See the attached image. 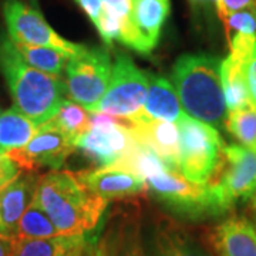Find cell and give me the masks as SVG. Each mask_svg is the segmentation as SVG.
<instances>
[{"label": "cell", "instance_id": "cell-1", "mask_svg": "<svg viewBox=\"0 0 256 256\" xmlns=\"http://www.w3.org/2000/svg\"><path fill=\"white\" fill-rule=\"evenodd\" d=\"M34 198L58 235H86L97 228L108 201L92 192L70 171L38 176Z\"/></svg>", "mask_w": 256, "mask_h": 256}, {"label": "cell", "instance_id": "cell-12", "mask_svg": "<svg viewBox=\"0 0 256 256\" xmlns=\"http://www.w3.org/2000/svg\"><path fill=\"white\" fill-rule=\"evenodd\" d=\"M124 120V118H122ZM131 137L138 144L152 150L171 171L180 172V128L178 124L164 120H151L136 116L124 120Z\"/></svg>", "mask_w": 256, "mask_h": 256}, {"label": "cell", "instance_id": "cell-19", "mask_svg": "<svg viewBox=\"0 0 256 256\" xmlns=\"http://www.w3.org/2000/svg\"><path fill=\"white\" fill-rule=\"evenodd\" d=\"M170 10V0H132V23L150 52L156 48Z\"/></svg>", "mask_w": 256, "mask_h": 256}, {"label": "cell", "instance_id": "cell-7", "mask_svg": "<svg viewBox=\"0 0 256 256\" xmlns=\"http://www.w3.org/2000/svg\"><path fill=\"white\" fill-rule=\"evenodd\" d=\"M146 92L148 74L140 70L127 54L120 53L112 63L108 88L92 114L101 112L117 118H132L142 110Z\"/></svg>", "mask_w": 256, "mask_h": 256}, {"label": "cell", "instance_id": "cell-3", "mask_svg": "<svg viewBox=\"0 0 256 256\" xmlns=\"http://www.w3.org/2000/svg\"><path fill=\"white\" fill-rule=\"evenodd\" d=\"M220 58L210 54H182L174 64L172 84L182 110L218 131L228 116L222 82Z\"/></svg>", "mask_w": 256, "mask_h": 256}, {"label": "cell", "instance_id": "cell-31", "mask_svg": "<svg viewBox=\"0 0 256 256\" xmlns=\"http://www.w3.org/2000/svg\"><path fill=\"white\" fill-rule=\"evenodd\" d=\"M245 78L250 102L256 106V54L245 66Z\"/></svg>", "mask_w": 256, "mask_h": 256}, {"label": "cell", "instance_id": "cell-38", "mask_svg": "<svg viewBox=\"0 0 256 256\" xmlns=\"http://www.w3.org/2000/svg\"><path fill=\"white\" fill-rule=\"evenodd\" d=\"M0 112H2V110H0Z\"/></svg>", "mask_w": 256, "mask_h": 256}, {"label": "cell", "instance_id": "cell-34", "mask_svg": "<svg viewBox=\"0 0 256 256\" xmlns=\"http://www.w3.org/2000/svg\"><path fill=\"white\" fill-rule=\"evenodd\" d=\"M92 256H114L112 255V244H111V239H101L100 244L92 249Z\"/></svg>", "mask_w": 256, "mask_h": 256}, {"label": "cell", "instance_id": "cell-24", "mask_svg": "<svg viewBox=\"0 0 256 256\" xmlns=\"http://www.w3.org/2000/svg\"><path fill=\"white\" fill-rule=\"evenodd\" d=\"M50 121L60 128L77 146L80 138L90 128L92 112H88L84 107L76 104L72 100L64 98L60 110L57 111V114Z\"/></svg>", "mask_w": 256, "mask_h": 256}, {"label": "cell", "instance_id": "cell-15", "mask_svg": "<svg viewBox=\"0 0 256 256\" xmlns=\"http://www.w3.org/2000/svg\"><path fill=\"white\" fill-rule=\"evenodd\" d=\"M146 256H212L182 226L170 218L156 220Z\"/></svg>", "mask_w": 256, "mask_h": 256}, {"label": "cell", "instance_id": "cell-27", "mask_svg": "<svg viewBox=\"0 0 256 256\" xmlns=\"http://www.w3.org/2000/svg\"><path fill=\"white\" fill-rule=\"evenodd\" d=\"M224 26L226 37L234 34H246L256 37V10L244 9L228 13L224 18Z\"/></svg>", "mask_w": 256, "mask_h": 256}, {"label": "cell", "instance_id": "cell-8", "mask_svg": "<svg viewBox=\"0 0 256 256\" xmlns=\"http://www.w3.org/2000/svg\"><path fill=\"white\" fill-rule=\"evenodd\" d=\"M226 212L256 194V152L240 144L224 146L218 178L212 182Z\"/></svg>", "mask_w": 256, "mask_h": 256}, {"label": "cell", "instance_id": "cell-21", "mask_svg": "<svg viewBox=\"0 0 256 256\" xmlns=\"http://www.w3.org/2000/svg\"><path fill=\"white\" fill-rule=\"evenodd\" d=\"M37 128L32 120L26 118L14 108L0 112V150L13 151L28 144L36 134Z\"/></svg>", "mask_w": 256, "mask_h": 256}, {"label": "cell", "instance_id": "cell-4", "mask_svg": "<svg viewBox=\"0 0 256 256\" xmlns=\"http://www.w3.org/2000/svg\"><path fill=\"white\" fill-rule=\"evenodd\" d=\"M144 181L146 191L178 216L201 220L228 214L212 184H194L170 170L148 175Z\"/></svg>", "mask_w": 256, "mask_h": 256}, {"label": "cell", "instance_id": "cell-13", "mask_svg": "<svg viewBox=\"0 0 256 256\" xmlns=\"http://www.w3.org/2000/svg\"><path fill=\"white\" fill-rule=\"evenodd\" d=\"M77 176L90 191L107 201L134 196L146 191L144 180L112 165L97 166L92 171H80Z\"/></svg>", "mask_w": 256, "mask_h": 256}, {"label": "cell", "instance_id": "cell-33", "mask_svg": "<svg viewBox=\"0 0 256 256\" xmlns=\"http://www.w3.org/2000/svg\"><path fill=\"white\" fill-rule=\"evenodd\" d=\"M224 2V9H225V16L228 13L239 12L244 9H255L256 0H222Z\"/></svg>", "mask_w": 256, "mask_h": 256}, {"label": "cell", "instance_id": "cell-9", "mask_svg": "<svg viewBox=\"0 0 256 256\" xmlns=\"http://www.w3.org/2000/svg\"><path fill=\"white\" fill-rule=\"evenodd\" d=\"M3 16L9 38L14 44L53 47L72 56L82 46L60 36L38 10L22 0H6Z\"/></svg>", "mask_w": 256, "mask_h": 256}, {"label": "cell", "instance_id": "cell-35", "mask_svg": "<svg viewBox=\"0 0 256 256\" xmlns=\"http://www.w3.org/2000/svg\"><path fill=\"white\" fill-rule=\"evenodd\" d=\"M16 239L0 236V256H10L13 246H14Z\"/></svg>", "mask_w": 256, "mask_h": 256}, {"label": "cell", "instance_id": "cell-10", "mask_svg": "<svg viewBox=\"0 0 256 256\" xmlns=\"http://www.w3.org/2000/svg\"><path fill=\"white\" fill-rule=\"evenodd\" d=\"M136 144L137 141L131 137L124 120L94 112L90 128L80 138L77 148L96 164L107 166L116 164Z\"/></svg>", "mask_w": 256, "mask_h": 256}, {"label": "cell", "instance_id": "cell-2", "mask_svg": "<svg viewBox=\"0 0 256 256\" xmlns=\"http://www.w3.org/2000/svg\"><path fill=\"white\" fill-rule=\"evenodd\" d=\"M0 72L9 86L13 108L36 126L46 124L60 110L66 94L62 77L28 66L10 38L0 40Z\"/></svg>", "mask_w": 256, "mask_h": 256}, {"label": "cell", "instance_id": "cell-16", "mask_svg": "<svg viewBox=\"0 0 256 256\" xmlns=\"http://www.w3.org/2000/svg\"><path fill=\"white\" fill-rule=\"evenodd\" d=\"M37 181L34 172H22L0 191V236L16 238L18 220L36 194Z\"/></svg>", "mask_w": 256, "mask_h": 256}, {"label": "cell", "instance_id": "cell-5", "mask_svg": "<svg viewBox=\"0 0 256 256\" xmlns=\"http://www.w3.org/2000/svg\"><path fill=\"white\" fill-rule=\"evenodd\" d=\"M176 124L180 128V174L194 184H210L222 164L225 144L220 131L186 114Z\"/></svg>", "mask_w": 256, "mask_h": 256}, {"label": "cell", "instance_id": "cell-25", "mask_svg": "<svg viewBox=\"0 0 256 256\" xmlns=\"http://www.w3.org/2000/svg\"><path fill=\"white\" fill-rule=\"evenodd\" d=\"M225 130L239 144L256 152V106L248 102L244 107L228 111Z\"/></svg>", "mask_w": 256, "mask_h": 256}, {"label": "cell", "instance_id": "cell-30", "mask_svg": "<svg viewBox=\"0 0 256 256\" xmlns=\"http://www.w3.org/2000/svg\"><path fill=\"white\" fill-rule=\"evenodd\" d=\"M192 8L201 10V12H208V13H215L220 22L225 18V9H224V2L222 0H190Z\"/></svg>", "mask_w": 256, "mask_h": 256}, {"label": "cell", "instance_id": "cell-11", "mask_svg": "<svg viewBox=\"0 0 256 256\" xmlns=\"http://www.w3.org/2000/svg\"><path fill=\"white\" fill-rule=\"evenodd\" d=\"M76 148V144L60 128L47 121L37 128L36 134L23 148L8 152L23 172H34L40 168L60 170Z\"/></svg>", "mask_w": 256, "mask_h": 256}, {"label": "cell", "instance_id": "cell-6", "mask_svg": "<svg viewBox=\"0 0 256 256\" xmlns=\"http://www.w3.org/2000/svg\"><path fill=\"white\" fill-rule=\"evenodd\" d=\"M112 64L108 52L100 47L82 46L64 70V92L88 112L100 102L108 88Z\"/></svg>", "mask_w": 256, "mask_h": 256}, {"label": "cell", "instance_id": "cell-14", "mask_svg": "<svg viewBox=\"0 0 256 256\" xmlns=\"http://www.w3.org/2000/svg\"><path fill=\"white\" fill-rule=\"evenodd\" d=\"M210 240L220 256H256V226L246 216L225 218L212 229Z\"/></svg>", "mask_w": 256, "mask_h": 256}, {"label": "cell", "instance_id": "cell-23", "mask_svg": "<svg viewBox=\"0 0 256 256\" xmlns=\"http://www.w3.org/2000/svg\"><path fill=\"white\" fill-rule=\"evenodd\" d=\"M57 235L58 232L54 224L50 220L40 204L33 196L18 220L14 239H46Z\"/></svg>", "mask_w": 256, "mask_h": 256}, {"label": "cell", "instance_id": "cell-20", "mask_svg": "<svg viewBox=\"0 0 256 256\" xmlns=\"http://www.w3.org/2000/svg\"><path fill=\"white\" fill-rule=\"evenodd\" d=\"M246 63L232 54H228L220 62V82L228 111L240 108L250 102L245 78Z\"/></svg>", "mask_w": 256, "mask_h": 256}, {"label": "cell", "instance_id": "cell-26", "mask_svg": "<svg viewBox=\"0 0 256 256\" xmlns=\"http://www.w3.org/2000/svg\"><path fill=\"white\" fill-rule=\"evenodd\" d=\"M111 244L114 256H146L141 228L136 220H126L121 225L117 238L111 239Z\"/></svg>", "mask_w": 256, "mask_h": 256}, {"label": "cell", "instance_id": "cell-18", "mask_svg": "<svg viewBox=\"0 0 256 256\" xmlns=\"http://www.w3.org/2000/svg\"><path fill=\"white\" fill-rule=\"evenodd\" d=\"M92 248L86 235L16 239L10 256H86Z\"/></svg>", "mask_w": 256, "mask_h": 256}, {"label": "cell", "instance_id": "cell-28", "mask_svg": "<svg viewBox=\"0 0 256 256\" xmlns=\"http://www.w3.org/2000/svg\"><path fill=\"white\" fill-rule=\"evenodd\" d=\"M121 24H122V18H120L118 13L112 8H110V6L104 4L100 18H98V22L94 26L98 30V33H100L101 38L104 40V43L107 46H111L116 40H120Z\"/></svg>", "mask_w": 256, "mask_h": 256}, {"label": "cell", "instance_id": "cell-39", "mask_svg": "<svg viewBox=\"0 0 256 256\" xmlns=\"http://www.w3.org/2000/svg\"><path fill=\"white\" fill-rule=\"evenodd\" d=\"M255 195H256V194H255Z\"/></svg>", "mask_w": 256, "mask_h": 256}, {"label": "cell", "instance_id": "cell-37", "mask_svg": "<svg viewBox=\"0 0 256 256\" xmlns=\"http://www.w3.org/2000/svg\"><path fill=\"white\" fill-rule=\"evenodd\" d=\"M86 256H92V250H90V252H88V254H87V255H86Z\"/></svg>", "mask_w": 256, "mask_h": 256}, {"label": "cell", "instance_id": "cell-36", "mask_svg": "<svg viewBox=\"0 0 256 256\" xmlns=\"http://www.w3.org/2000/svg\"><path fill=\"white\" fill-rule=\"evenodd\" d=\"M252 201V210H254V214H255V222H256V195L250 200Z\"/></svg>", "mask_w": 256, "mask_h": 256}, {"label": "cell", "instance_id": "cell-17", "mask_svg": "<svg viewBox=\"0 0 256 256\" xmlns=\"http://www.w3.org/2000/svg\"><path fill=\"white\" fill-rule=\"evenodd\" d=\"M184 110L174 84L160 74H148V92L142 110L138 116L151 120L178 122Z\"/></svg>", "mask_w": 256, "mask_h": 256}, {"label": "cell", "instance_id": "cell-29", "mask_svg": "<svg viewBox=\"0 0 256 256\" xmlns=\"http://www.w3.org/2000/svg\"><path fill=\"white\" fill-rule=\"evenodd\" d=\"M23 171L18 165L10 158L8 151L0 150V191L12 184Z\"/></svg>", "mask_w": 256, "mask_h": 256}, {"label": "cell", "instance_id": "cell-32", "mask_svg": "<svg viewBox=\"0 0 256 256\" xmlns=\"http://www.w3.org/2000/svg\"><path fill=\"white\" fill-rule=\"evenodd\" d=\"M76 2L87 13V16L90 18L92 23L96 24L100 18L101 12H102V6H104L102 0H76Z\"/></svg>", "mask_w": 256, "mask_h": 256}, {"label": "cell", "instance_id": "cell-22", "mask_svg": "<svg viewBox=\"0 0 256 256\" xmlns=\"http://www.w3.org/2000/svg\"><path fill=\"white\" fill-rule=\"evenodd\" d=\"M22 58L42 73L50 74L54 77H62L72 54L57 50L53 47L43 46H26V44H14Z\"/></svg>", "mask_w": 256, "mask_h": 256}]
</instances>
